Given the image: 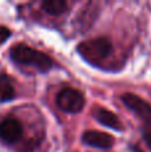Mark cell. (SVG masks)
<instances>
[{
  "label": "cell",
  "mask_w": 151,
  "mask_h": 152,
  "mask_svg": "<svg viewBox=\"0 0 151 152\" xmlns=\"http://www.w3.org/2000/svg\"><path fill=\"white\" fill-rule=\"evenodd\" d=\"M76 51L87 63L96 64L112 52V44L107 37H96L82 42L76 47Z\"/></svg>",
  "instance_id": "7a4b0ae2"
},
{
  "label": "cell",
  "mask_w": 151,
  "mask_h": 152,
  "mask_svg": "<svg viewBox=\"0 0 151 152\" xmlns=\"http://www.w3.org/2000/svg\"><path fill=\"white\" fill-rule=\"evenodd\" d=\"M84 96L80 91L71 87H64L56 96V104L67 113H78L84 107Z\"/></svg>",
  "instance_id": "3957f363"
},
{
  "label": "cell",
  "mask_w": 151,
  "mask_h": 152,
  "mask_svg": "<svg viewBox=\"0 0 151 152\" xmlns=\"http://www.w3.org/2000/svg\"><path fill=\"white\" fill-rule=\"evenodd\" d=\"M23 135V126L18 119H5L0 123V139L7 144H13L20 140Z\"/></svg>",
  "instance_id": "5b68a950"
},
{
  "label": "cell",
  "mask_w": 151,
  "mask_h": 152,
  "mask_svg": "<svg viewBox=\"0 0 151 152\" xmlns=\"http://www.w3.org/2000/svg\"><path fill=\"white\" fill-rule=\"evenodd\" d=\"M142 136L146 142L147 147L151 150V121H144L142 127Z\"/></svg>",
  "instance_id": "30bf717a"
},
{
  "label": "cell",
  "mask_w": 151,
  "mask_h": 152,
  "mask_svg": "<svg viewBox=\"0 0 151 152\" xmlns=\"http://www.w3.org/2000/svg\"><path fill=\"white\" fill-rule=\"evenodd\" d=\"M94 116H95V119L102 126L107 127V128L115 129V131H123L122 121H120L119 118H118L114 112H111V111L106 110V108L98 107L94 111Z\"/></svg>",
  "instance_id": "52a82bcc"
},
{
  "label": "cell",
  "mask_w": 151,
  "mask_h": 152,
  "mask_svg": "<svg viewBox=\"0 0 151 152\" xmlns=\"http://www.w3.org/2000/svg\"><path fill=\"white\" fill-rule=\"evenodd\" d=\"M10 36H11V31H10V29L5 28V27H3V26H0V44H1V43H4Z\"/></svg>",
  "instance_id": "8fae6325"
},
{
  "label": "cell",
  "mask_w": 151,
  "mask_h": 152,
  "mask_svg": "<svg viewBox=\"0 0 151 152\" xmlns=\"http://www.w3.org/2000/svg\"><path fill=\"white\" fill-rule=\"evenodd\" d=\"M42 8L48 15L59 16L68 10V3L66 0H45L42 3Z\"/></svg>",
  "instance_id": "ba28073f"
},
{
  "label": "cell",
  "mask_w": 151,
  "mask_h": 152,
  "mask_svg": "<svg viewBox=\"0 0 151 152\" xmlns=\"http://www.w3.org/2000/svg\"><path fill=\"white\" fill-rule=\"evenodd\" d=\"M10 56L16 64L32 67L39 72H47L54 67L52 59L47 53L24 44H18L11 48Z\"/></svg>",
  "instance_id": "6da1fadb"
},
{
  "label": "cell",
  "mask_w": 151,
  "mask_h": 152,
  "mask_svg": "<svg viewBox=\"0 0 151 152\" xmlns=\"http://www.w3.org/2000/svg\"><path fill=\"white\" fill-rule=\"evenodd\" d=\"M82 142L84 144L100 150H110L114 145V137L106 132L100 131H86L82 135Z\"/></svg>",
  "instance_id": "8992f818"
},
{
  "label": "cell",
  "mask_w": 151,
  "mask_h": 152,
  "mask_svg": "<svg viewBox=\"0 0 151 152\" xmlns=\"http://www.w3.org/2000/svg\"><path fill=\"white\" fill-rule=\"evenodd\" d=\"M15 95L16 92L11 79L5 74H0V103H5L15 99Z\"/></svg>",
  "instance_id": "9c48e42d"
},
{
  "label": "cell",
  "mask_w": 151,
  "mask_h": 152,
  "mask_svg": "<svg viewBox=\"0 0 151 152\" xmlns=\"http://www.w3.org/2000/svg\"><path fill=\"white\" fill-rule=\"evenodd\" d=\"M122 102L130 111L144 121H151V104L135 94H123Z\"/></svg>",
  "instance_id": "277c9868"
}]
</instances>
